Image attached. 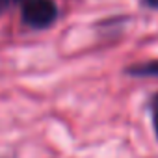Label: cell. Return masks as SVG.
Masks as SVG:
<instances>
[{"label": "cell", "instance_id": "obj_1", "mask_svg": "<svg viewBox=\"0 0 158 158\" xmlns=\"http://www.w3.org/2000/svg\"><path fill=\"white\" fill-rule=\"evenodd\" d=\"M58 17V8L52 0H26L23 21L32 28H45Z\"/></svg>", "mask_w": 158, "mask_h": 158}, {"label": "cell", "instance_id": "obj_3", "mask_svg": "<svg viewBox=\"0 0 158 158\" xmlns=\"http://www.w3.org/2000/svg\"><path fill=\"white\" fill-rule=\"evenodd\" d=\"M13 2H17V0H0V11H4L8 6H11Z\"/></svg>", "mask_w": 158, "mask_h": 158}, {"label": "cell", "instance_id": "obj_4", "mask_svg": "<svg viewBox=\"0 0 158 158\" xmlns=\"http://www.w3.org/2000/svg\"><path fill=\"white\" fill-rule=\"evenodd\" d=\"M147 2H149L151 6H158V0H147Z\"/></svg>", "mask_w": 158, "mask_h": 158}, {"label": "cell", "instance_id": "obj_5", "mask_svg": "<svg viewBox=\"0 0 158 158\" xmlns=\"http://www.w3.org/2000/svg\"><path fill=\"white\" fill-rule=\"evenodd\" d=\"M156 125H158V119H156Z\"/></svg>", "mask_w": 158, "mask_h": 158}, {"label": "cell", "instance_id": "obj_2", "mask_svg": "<svg viewBox=\"0 0 158 158\" xmlns=\"http://www.w3.org/2000/svg\"><path fill=\"white\" fill-rule=\"evenodd\" d=\"M128 73L130 74H138V76H156L158 74V61H147L143 65L130 67Z\"/></svg>", "mask_w": 158, "mask_h": 158}]
</instances>
